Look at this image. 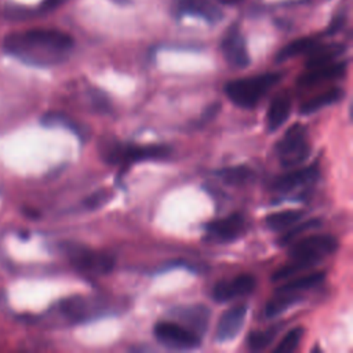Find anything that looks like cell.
I'll list each match as a JSON object with an SVG mask.
<instances>
[{"label":"cell","instance_id":"1","mask_svg":"<svg viewBox=\"0 0 353 353\" xmlns=\"http://www.w3.org/2000/svg\"><path fill=\"white\" fill-rule=\"evenodd\" d=\"M74 41L58 29L36 28L15 32L4 37L3 50L8 55L32 66H51L62 62Z\"/></svg>","mask_w":353,"mask_h":353},{"label":"cell","instance_id":"2","mask_svg":"<svg viewBox=\"0 0 353 353\" xmlns=\"http://www.w3.org/2000/svg\"><path fill=\"white\" fill-rule=\"evenodd\" d=\"M281 80V73L270 72L252 77L230 80L225 85V94L239 108L251 109Z\"/></svg>","mask_w":353,"mask_h":353},{"label":"cell","instance_id":"3","mask_svg":"<svg viewBox=\"0 0 353 353\" xmlns=\"http://www.w3.org/2000/svg\"><path fill=\"white\" fill-rule=\"evenodd\" d=\"M102 157L108 164H131L148 160H161L170 156L171 149L167 145H123L109 142L102 150Z\"/></svg>","mask_w":353,"mask_h":353},{"label":"cell","instance_id":"4","mask_svg":"<svg viewBox=\"0 0 353 353\" xmlns=\"http://www.w3.org/2000/svg\"><path fill=\"white\" fill-rule=\"evenodd\" d=\"M276 152L283 167L301 165L310 154L307 130L303 124H292L276 145Z\"/></svg>","mask_w":353,"mask_h":353},{"label":"cell","instance_id":"5","mask_svg":"<svg viewBox=\"0 0 353 353\" xmlns=\"http://www.w3.org/2000/svg\"><path fill=\"white\" fill-rule=\"evenodd\" d=\"M338 240L328 233H314L301 240H295L290 248V258L316 265L323 258L338 250Z\"/></svg>","mask_w":353,"mask_h":353},{"label":"cell","instance_id":"6","mask_svg":"<svg viewBox=\"0 0 353 353\" xmlns=\"http://www.w3.org/2000/svg\"><path fill=\"white\" fill-rule=\"evenodd\" d=\"M65 252L72 265L85 274L103 276L110 273L114 268V258L108 252L76 244L66 245Z\"/></svg>","mask_w":353,"mask_h":353},{"label":"cell","instance_id":"7","mask_svg":"<svg viewBox=\"0 0 353 353\" xmlns=\"http://www.w3.org/2000/svg\"><path fill=\"white\" fill-rule=\"evenodd\" d=\"M154 338L172 349H194L200 346V335L176 321H159L153 327Z\"/></svg>","mask_w":353,"mask_h":353},{"label":"cell","instance_id":"8","mask_svg":"<svg viewBox=\"0 0 353 353\" xmlns=\"http://www.w3.org/2000/svg\"><path fill=\"white\" fill-rule=\"evenodd\" d=\"M221 50L226 62L237 69H244L250 65V54L244 36L237 25H230L221 41Z\"/></svg>","mask_w":353,"mask_h":353},{"label":"cell","instance_id":"9","mask_svg":"<svg viewBox=\"0 0 353 353\" xmlns=\"http://www.w3.org/2000/svg\"><path fill=\"white\" fill-rule=\"evenodd\" d=\"M255 288V279L252 274H237L230 280L218 281L212 288V299L218 303L229 302L239 296L250 295Z\"/></svg>","mask_w":353,"mask_h":353},{"label":"cell","instance_id":"10","mask_svg":"<svg viewBox=\"0 0 353 353\" xmlns=\"http://www.w3.org/2000/svg\"><path fill=\"white\" fill-rule=\"evenodd\" d=\"M244 225H245L244 216L239 212H234L221 219H215L210 222L205 228V232L211 240H215L219 243H228L241 236L244 230Z\"/></svg>","mask_w":353,"mask_h":353},{"label":"cell","instance_id":"11","mask_svg":"<svg viewBox=\"0 0 353 353\" xmlns=\"http://www.w3.org/2000/svg\"><path fill=\"white\" fill-rule=\"evenodd\" d=\"M247 316V306L245 305H236L229 309H226L218 323H216V330H215V338L218 342H228L234 339L245 321Z\"/></svg>","mask_w":353,"mask_h":353},{"label":"cell","instance_id":"12","mask_svg":"<svg viewBox=\"0 0 353 353\" xmlns=\"http://www.w3.org/2000/svg\"><path fill=\"white\" fill-rule=\"evenodd\" d=\"M317 175H319V168L316 164L294 168L280 175L279 178H276L272 183V189L279 193H288L301 186L312 183L313 181L317 179Z\"/></svg>","mask_w":353,"mask_h":353},{"label":"cell","instance_id":"13","mask_svg":"<svg viewBox=\"0 0 353 353\" xmlns=\"http://www.w3.org/2000/svg\"><path fill=\"white\" fill-rule=\"evenodd\" d=\"M171 314L188 325L189 330L196 332L197 335H203L208 328L210 320V310L204 305H188L179 306L171 310Z\"/></svg>","mask_w":353,"mask_h":353},{"label":"cell","instance_id":"14","mask_svg":"<svg viewBox=\"0 0 353 353\" xmlns=\"http://www.w3.org/2000/svg\"><path fill=\"white\" fill-rule=\"evenodd\" d=\"M175 11L178 15H193L210 23L222 19V11L211 0H176Z\"/></svg>","mask_w":353,"mask_h":353},{"label":"cell","instance_id":"15","mask_svg":"<svg viewBox=\"0 0 353 353\" xmlns=\"http://www.w3.org/2000/svg\"><path fill=\"white\" fill-rule=\"evenodd\" d=\"M346 70V62H330L321 66L310 68L303 74L299 76L296 83L302 87H310L319 83L330 81L341 77Z\"/></svg>","mask_w":353,"mask_h":353},{"label":"cell","instance_id":"16","mask_svg":"<svg viewBox=\"0 0 353 353\" xmlns=\"http://www.w3.org/2000/svg\"><path fill=\"white\" fill-rule=\"evenodd\" d=\"M291 99L287 95L276 97L266 112V128L269 132L277 131L291 114Z\"/></svg>","mask_w":353,"mask_h":353},{"label":"cell","instance_id":"17","mask_svg":"<svg viewBox=\"0 0 353 353\" xmlns=\"http://www.w3.org/2000/svg\"><path fill=\"white\" fill-rule=\"evenodd\" d=\"M301 299H302V296L299 295V292L276 291V295L272 299H269L268 303L265 305V316L268 319L277 317L281 313H284L287 309H290L291 306L296 305Z\"/></svg>","mask_w":353,"mask_h":353},{"label":"cell","instance_id":"18","mask_svg":"<svg viewBox=\"0 0 353 353\" xmlns=\"http://www.w3.org/2000/svg\"><path fill=\"white\" fill-rule=\"evenodd\" d=\"M325 277L324 272H312L306 274H298V277L294 276L292 280L281 284L276 291L281 292H302L309 288H313L319 285Z\"/></svg>","mask_w":353,"mask_h":353},{"label":"cell","instance_id":"19","mask_svg":"<svg viewBox=\"0 0 353 353\" xmlns=\"http://www.w3.org/2000/svg\"><path fill=\"white\" fill-rule=\"evenodd\" d=\"M342 94L343 92L341 91V88H336V87L330 88V90H327V91H324V92H321V94L307 99L305 103H302L301 108H299V112L302 114L316 113V112H319L320 109H323L325 106L336 103L341 99Z\"/></svg>","mask_w":353,"mask_h":353},{"label":"cell","instance_id":"20","mask_svg":"<svg viewBox=\"0 0 353 353\" xmlns=\"http://www.w3.org/2000/svg\"><path fill=\"white\" fill-rule=\"evenodd\" d=\"M303 216V212L299 210H284L279 212H273L265 218V225L274 232L285 230L299 222Z\"/></svg>","mask_w":353,"mask_h":353},{"label":"cell","instance_id":"21","mask_svg":"<svg viewBox=\"0 0 353 353\" xmlns=\"http://www.w3.org/2000/svg\"><path fill=\"white\" fill-rule=\"evenodd\" d=\"M314 46H317V40L313 37H301L292 40L287 46H284L274 57L276 62H284L291 58H295L301 54H307Z\"/></svg>","mask_w":353,"mask_h":353},{"label":"cell","instance_id":"22","mask_svg":"<svg viewBox=\"0 0 353 353\" xmlns=\"http://www.w3.org/2000/svg\"><path fill=\"white\" fill-rule=\"evenodd\" d=\"M216 176L221 178L225 183L233 186H241L248 183L254 178V171L247 165H233L225 167L216 171Z\"/></svg>","mask_w":353,"mask_h":353},{"label":"cell","instance_id":"23","mask_svg":"<svg viewBox=\"0 0 353 353\" xmlns=\"http://www.w3.org/2000/svg\"><path fill=\"white\" fill-rule=\"evenodd\" d=\"M41 123L44 125H48V127H54V125H62L70 131H73L74 134H77L80 138H83L84 135V128L73 119H70L69 116L63 114V113H59V112H48L43 116L41 119Z\"/></svg>","mask_w":353,"mask_h":353},{"label":"cell","instance_id":"24","mask_svg":"<svg viewBox=\"0 0 353 353\" xmlns=\"http://www.w3.org/2000/svg\"><path fill=\"white\" fill-rule=\"evenodd\" d=\"M321 225V221L319 218H310L306 221H299L295 225H292L291 228L285 229L287 232L280 237L279 243L280 245H287L290 243H294L301 234H303L305 232L313 230L316 228H319Z\"/></svg>","mask_w":353,"mask_h":353},{"label":"cell","instance_id":"25","mask_svg":"<svg viewBox=\"0 0 353 353\" xmlns=\"http://www.w3.org/2000/svg\"><path fill=\"white\" fill-rule=\"evenodd\" d=\"M303 332L305 331H303L302 327L291 328L280 339V342L276 345V347L273 349L274 353H291V352H294L299 346V343H301V341L303 338Z\"/></svg>","mask_w":353,"mask_h":353},{"label":"cell","instance_id":"26","mask_svg":"<svg viewBox=\"0 0 353 353\" xmlns=\"http://www.w3.org/2000/svg\"><path fill=\"white\" fill-rule=\"evenodd\" d=\"M313 265L307 263V262H302V261H295V259H291V262L283 265L281 268H279L273 276H272V280L273 281H284L287 279H291L296 274H301L303 270L312 268Z\"/></svg>","mask_w":353,"mask_h":353},{"label":"cell","instance_id":"27","mask_svg":"<svg viewBox=\"0 0 353 353\" xmlns=\"http://www.w3.org/2000/svg\"><path fill=\"white\" fill-rule=\"evenodd\" d=\"M279 328L277 327H270L265 331H255L251 332L248 336V346L251 350H263L266 349L277 335Z\"/></svg>","mask_w":353,"mask_h":353},{"label":"cell","instance_id":"28","mask_svg":"<svg viewBox=\"0 0 353 353\" xmlns=\"http://www.w3.org/2000/svg\"><path fill=\"white\" fill-rule=\"evenodd\" d=\"M110 197H112V192L109 189H98L90 196H87L83 204L87 210H95L105 205L110 200Z\"/></svg>","mask_w":353,"mask_h":353},{"label":"cell","instance_id":"29","mask_svg":"<svg viewBox=\"0 0 353 353\" xmlns=\"http://www.w3.org/2000/svg\"><path fill=\"white\" fill-rule=\"evenodd\" d=\"M91 102H92V106L98 110V112H109L110 109V105H109V101L108 98L103 95V92L101 91H94L91 94Z\"/></svg>","mask_w":353,"mask_h":353},{"label":"cell","instance_id":"30","mask_svg":"<svg viewBox=\"0 0 353 353\" xmlns=\"http://www.w3.org/2000/svg\"><path fill=\"white\" fill-rule=\"evenodd\" d=\"M219 110H221V103H219V102H214V103L208 105V106L204 109V112L201 113L199 124L201 125V124H205V123L211 121V120L218 114Z\"/></svg>","mask_w":353,"mask_h":353},{"label":"cell","instance_id":"31","mask_svg":"<svg viewBox=\"0 0 353 353\" xmlns=\"http://www.w3.org/2000/svg\"><path fill=\"white\" fill-rule=\"evenodd\" d=\"M343 22H345V17L343 15H338L328 26L327 29V34H335L342 26H343Z\"/></svg>","mask_w":353,"mask_h":353},{"label":"cell","instance_id":"32","mask_svg":"<svg viewBox=\"0 0 353 353\" xmlns=\"http://www.w3.org/2000/svg\"><path fill=\"white\" fill-rule=\"evenodd\" d=\"M65 0H43L41 6H40V10L41 11H51L54 8H57L58 6H61Z\"/></svg>","mask_w":353,"mask_h":353},{"label":"cell","instance_id":"33","mask_svg":"<svg viewBox=\"0 0 353 353\" xmlns=\"http://www.w3.org/2000/svg\"><path fill=\"white\" fill-rule=\"evenodd\" d=\"M112 1L116 3V4H119V6H127V4L131 3V0H112Z\"/></svg>","mask_w":353,"mask_h":353}]
</instances>
